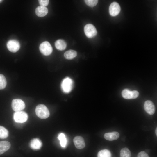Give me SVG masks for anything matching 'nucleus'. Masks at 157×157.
Wrapping results in <instances>:
<instances>
[{"mask_svg": "<svg viewBox=\"0 0 157 157\" xmlns=\"http://www.w3.org/2000/svg\"><path fill=\"white\" fill-rule=\"evenodd\" d=\"M35 113L37 116L41 119H46L49 116L50 113L48 108L44 105H38L35 109Z\"/></svg>", "mask_w": 157, "mask_h": 157, "instance_id": "obj_1", "label": "nucleus"}, {"mask_svg": "<svg viewBox=\"0 0 157 157\" xmlns=\"http://www.w3.org/2000/svg\"><path fill=\"white\" fill-rule=\"evenodd\" d=\"M73 86V81L70 78L67 77L63 80L61 88L63 91L65 93H68L72 90Z\"/></svg>", "mask_w": 157, "mask_h": 157, "instance_id": "obj_2", "label": "nucleus"}, {"mask_svg": "<svg viewBox=\"0 0 157 157\" xmlns=\"http://www.w3.org/2000/svg\"><path fill=\"white\" fill-rule=\"evenodd\" d=\"M15 121L18 123H23L26 122L28 119L27 113L23 111L15 112L13 114Z\"/></svg>", "mask_w": 157, "mask_h": 157, "instance_id": "obj_3", "label": "nucleus"}, {"mask_svg": "<svg viewBox=\"0 0 157 157\" xmlns=\"http://www.w3.org/2000/svg\"><path fill=\"white\" fill-rule=\"evenodd\" d=\"M39 49L40 52L45 56L50 55L53 51L52 46L47 41H44L42 43L40 46Z\"/></svg>", "mask_w": 157, "mask_h": 157, "instance_id": "obj_4", "label": "nucleus"}, {"mask_svg": "<svg viewBox=\"0 0 157 157\" xmlns=\"http://www.w3.org/2000/svg\"><path fill=\"white\" fill-rule=\"evenodd\" d=\"M11 106L13 110L15 111H21L25 106L24 102L20 99H14L12 102Z\"/></svg>", "mask_w": 157, "mask_h": 157, "instance_id": "obj_5", "label": "nucleus"}, {"mask_svg": "<svg viewBox=\"0 0 157 157\" xmlns=\"http://www.w3.org/2000/svg\"><path fill=\"white\" fill-rule=\"evenodd\" d=\"M84 31L87 37L92 38L97 34V31L95 26L92 24H86L84 28Z\"/></svg>", "mask_w": 157, "mask_h": 157, "instance_id": "obj_6", "label": "nucleus"}, {"mask_svg": "<svg viewBox=\"0 0 157 157\" xmlns=\"http://www.w3.org/2000/svg\"><path fill=\"white\" fill-rule=\"evenodd\" d=\"M122 97L126 99H134L139 95V92L136 90L131 91L128 89L124 90L122 93Z\"/></svg>", "mask_w": 157, "mask_h": 157, "instance_id": "obj_7", "label": "nucleus"}, {"mask_svg": "<svg viewBox=\"0 0 157 157\" xmlns=\"http://www.w3.org/2000/svg\"><path fill=\"white\" fill-rule=\"evenodd\" d=\"M8 50L12 52H16L20 49V44L19 42L14 40H9L7 44Z\"/></svg>", "mask_w": 157, "mask_h": 157, "instance_id": "obj_8", "label": "nucleus"}, {"mask_svg": "<svg viewBox=\"0 0 157 157\" xmlns=\"http://www.w3.org/2000/svg\"><path fill=\"white\" fill-rule=\"evenodd\" d=\"M120 10L121 8L119 4L116 2L112 3L109 7V13L112 16L117 15L119 13Z\"/></svg>", "mask_w": 157, "mask_h": 157, "instance_id": "obj_9", "label": "nucleus"}, {"mask_svg": "<svg viewBox=\"0 0 157 157\" xmlns=\"http://www.w3.org/2000/svg\"><path fill=\"white\" fill-rule=\"evenodd\" d=\"M144 108L146 112L150 115L154 114L155 111V105L153 102L150 100H147L145 102Z\"/></svg>", "mask_w": 157, "mask_h": 157, "instance_id": "obj_10", "label": "nucleus"}, {"mask_svg": "<svg viewBox=\"0 0 157 157\" xmlns=\"http://www.w3.org/2000/svg\"><path fill=\"white\" fill-rule=\"evenodd\" d=\"M73 142L75 147L79 149H82L85 147V144L83 138L80 136L74 137Z\"/></svg>", "mask_w": 157, "mask_h": 157, "instance_id": "obj_11", "label": "nucleus"}, {"mask_svg": "<svg viewBox=\"0 0 157 157\" xmlns=\"http://www.w3.org/2000/svg\"><path fill=\"white\" fill-rule=\"evenodd\" d=\"M104 138L109 141H113L117 139L119 136L118 132H112L105 133L104 135Z\"/></svg>", "mask_w": 157, "mask_h": 157, "instance_id": "obj_12", "label": "nucleus"}, {"mask_svg": "<svg viewBox=\"0 0 157 157\" xmlns=\"http://www.w3.org/2000/svg\"><path fill=\"white\" fill-rule=\"evenodd\" d=\"M30 147L34 150L40 149L42 146V143L40 140L37 138L33 139L30 143Z\"/></svg>", "mask_w": 157, "mask_h": 157, "instance_id": "obj_13", "label": "nucleus"}, {"mask_svg": "<svg viewBox=\"0 0 157 157\" xmlns=\"http://www.w3.org/2000/svg\"><path fill=\"white\" fill-rule=\"evenodd\" d=\"M35 12L38 16L39 17H43L47 14L48 10L45 6H40L36 8Z\"/></svg>", "mask_w": 157, "mask_h": 157, "instance_id": "obj_14", "label": "nucleus"}, {"mask_svg": "<svg viewBox=\"0 0 157 157\" xmlns=\"http://www.w3.org/2000/svg\"><path fill=\"white\" fill-rule=\"evenodd\" d=\"M10 145V142L8 141H0V155L8 150Z\"/></svg>", "mask_w": 157, "mask_h": 157, "instance_id": "obj_15", "label": "nucleus"}, {"mask_svg": "<svg viewBox=\"0 0 157 157\" xmlns=\"http://www.w3.org/2000/svg\"><path fill=\"white\" fill-rule=\"evenodd\" d=\"M58 138L59 140L60 144L61 147L63 148H65L67 144V140L65 134L63 133H59Z\"/></svg>", "mask_w": 157, "mask_h": 157, "instance_id": "obj_16", "label": "nucleus"}, {"mask_svg": "<svg viewBox=\"0 0 157 157\" xmlns=\"http://www.w3.org/2000/svg\"><path fill=\"white\" fill-rule=\"evenodd\" d=\"M67 44L65 41L62 39L57 40L55 43V46L56 49L60 50H63L66 48Z\"/></svg>", "mask_w": 157, "mask_h": 157, "instance_id": "obj_17", "label": "nucleus"}, {"mask_svg": "<svg viewBox=\"0 0 157 157\" xmlns=\"http://www.w3.org/2000/svg\"><path fill=\"white\" fill-rule=\"evenodd\" d=\"M77 55L76 51L73 50H69L66 51L64 54L65 58L67 59L71 60L73 59Z\"/></svg>", "mask_w": 157, "mask_h": 157, "instance_id": "obj_18", "label": "nucleus"}, {"mask_svg": "<svg viewBox=\"0 0 157 157\" xmlns=\"http://www.w3.org/2000/svg\"><path fill=\"white\" fill-rule=\"evenodd\" d=\"M97 157H111V153L107 149L101 150L98 152Z\"/></svg>", "mask_w": 157, "mask_h": 157, "instance_id": "obj_19", "label": "nucleus"}, {"mask_svg": "<svg viewBox=\"0 0 157 157\" xmlns=\"http://www.w3.org/2000/svg\"><path fill=\"white\" fill-rule=\"evenodd\" d=\"M8 136V131L4 127L0 126V138L4 139Z\"/></svg>", "mask_w": 157, "mask_h": 157, "instance_id": "obj_20", "label": "nucleus"}, {"mask_svg": "<svg viewBox=\"0 0 157 157\" xmlns=\"http://www.w3.org/2000/svg\"><path fill=\"white\" fill-rule=\"evenodd\" d=\"M120 157H131V152L129 149L122 148L120 151Z\"/></svg>", "mask_w": 157, "mask_h": 157, "instance_id": "obj_21", "label": "nucleus"}, {"mask_svg": "<svg viewBox=\"0 0 157 157\" xmlns=\"http://www.w3.org/2000/svg\"><path fill=\"white\" fill-rule=\"evenodd\" d=\"M6 84V80L5 77L3 74H0V90L5 88Z\"/></svg>", "mask_w": 157, "mask_h": 157, "instance_id": "obj_22", "label": "nucleus"}, {"mask_svg": "<svg viewBox=\"0 0 157 157\" xmlns=\"http://www.w3.org/2000/svg\"><path fill=\"white\" fill-rule=\"evenodd\" d=\"M84 1L88 6L91 7L95 6L97 4L98 1L97 0H85Z\"/></svg>", "mask_w": 157, "mask_h": 157, "instance_id": "obj_23", "label": "nucleus"}, {"mask_svg": "<svg viewBox=\"0 0 157 157\" xmlns=\"http://www.w3.org/2000/svg\"><path fill=\"white\" fill-rule=\"evenodd\" d=\"M38 1L41 6H45L48 5L49 1L48 0H39Z\"/></svg>", "mask_w": 157, "mask_h": 157, "instance_id": "obj_24", "label": "nucleus"}, {"mask_svg": "<svg viewBox=\"0 0 157 157\" xmlns=\"http://www.w3.org/2000/svg\"><path fill=\"white\" fill-rule=\"evenodd\" d=\"M137 157H149L148 155L145 151H141L138 154Z\"/></svg>", "mask_w": 157, "mask_h": 157, "instance_id": "obj_25", "label": "nucleus"}, {"mask_svg": "<svg viewBox=\"0 0 157 157\" xmlns=\"http://www.w3.org/2000/svg\"><path fill=\"white\" fill-rule=\"evenodd\" d=\"M155 134L156 136H157V128H156L155 129Z\"/></svg>", "mask_w": 157, "mask_h": 157, "instance_id": "obj_26", "label": "nucleus"}, {"mask_svg": "<svg viewBox=\"0 0 157 157\" xmlns=\"http://www.w3.org/2000/svg\"><path fill=\"white\" fill-rule=\"evenodd\" d=\"M2 1L0 0V2H1Z\"/></svg>", "mask_w": 157, "mask_h": 157, "instance_id": "obj_27", "label": "nucleus"}]
</instances>
